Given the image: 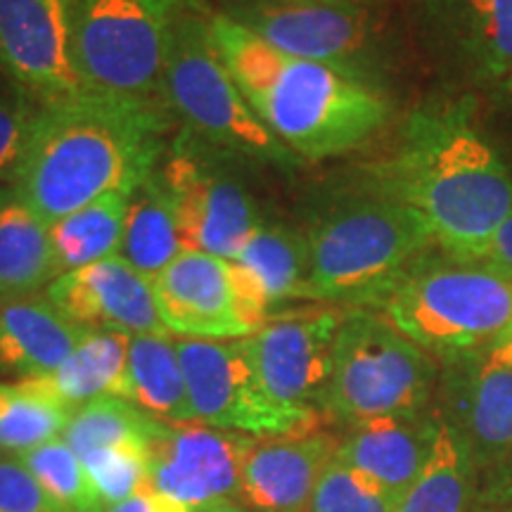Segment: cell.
Returning <instances> with one entry per match:
<instances>
[{
  "label": "cell",
  "instance_id": "cell-5",
  "mask_svg": "<svg viewBox=\"0 0 512 512\" xmlns=\"http://www.w3.org/2000/svg\"><path fill=\"white\" fill-rule=\"evenodd\" d=\"M375 313L446 361L494 347L503 337L512 320V278L434 245L401 273Z\"/></svg>",
  "mask_w": 512,
  "mask_h": 512
},
{
  "label": "cell",
  "instance_id": "cell-2",
  "mask_svg": "<svg viewBox=\"0 0 512 512\" xmlns=\"http://www.w3.org/2000/svg\"><path fill=\"white\" fill-rule=\"evenodd\" d=\"M370 181L418 211L434 242L458 256H475L512 211L510 166L463 107L413 112Z\"/></svg>",
  "mask_w": 512,
  "mask_h": 512
},
{
  "label": "cell",
  "instance_id": "cell-10",
  "mask_svg": "<svg viewBox=\"0 0 512 512\" xmlns=\"http://www.w3.org/2000/svg\"><path fill=\"white\" fill-rule=\"evenodd\" d=\"M245 157L181 131L169 140L157 174L176 211L183 252L235 261L261 226V211L242 176Z\"/></svg>",
  "mask_w": 512,
  "mask_h": 512
},
{
  "label": "cell",
  "instance_id": "cell-1",
  "mask_svg": "<svg viewBox=\"0 0 512 512\" xmlns=\"http://www.w3.org/2000/svg\"><path fill=\"white\" fill-rule=\"evenodd\" d=\"M176 126L159 105L83 91L38 102L12 190L53 226L110 192H133Z\"/></svg>",
  "mask_w": 512,
  "mask_h": 512
},
{
  "label": "cell",
  "instance_id": "cell-26",
  "mask_svg": "<svg viewBox=\"0 0 512 512\" xmlns=\"http://www.w3.org/2000/svg\"><path fill=\"white\" fill-rule=\"evenodd\" d=\"M181 252L174 204L155 169L131 192L119 254L147 280H155Z\"/></svg>",
  "mask_w": 512,
  "mask_h": 512
},
{
  "label": "cell",
  "instance_id": "cell-19",
  "mask_svg": "<svg viewBox=\"0 0 512 512\" xmlns=\"http://www.w3.org/2000/svg\"><path fill=\"white\" fill-rule=\"evenodd\" d=\"M337 448L339 437L325 430L259 439L242 470L238 498L254 512H306Z\"/></svg>",
  "mask_w": 512,
  "mask_h": 512
},
{
  "label": "cell",
  "instance_id": "cell-18",
  "mask_svg": "<svg viewBox=\"0 0 512 512\" xmlns=\"http://www.w3.org/2000/svg\"><path fill=\"white\" fill-rule=\"evenodd\" d=\"M415 8L439 60L475 86L512 62V0H415Z\"/></svg>",
  "mask_w": 512,
  "mask_h": 512
},
{
  "label": "cell",
  "instance_id": "cell-42",
  "mask_svg": "<svg viewBox=\"0 0 512 512\" xmlns=\"http://www.w3.org/2000/svg\"><path fill=\"white\" fill-rule=\"evenodd\" d=\"M304 3H351V5H380L382 0H304Z\"/></svg>",
  "mask_w": 512,
  "mask_h": 512
},
{
  "label": "cell",
  "instance_id": "cell-14",
  "mask_svg": "<svg viewBox=\"0 0 512 512\" xmlns=\"http://www.w3.org/2000/svg\"><path fill=\"white\" fill-rule=\"evenodd\" d=\"M434 399L472 467L496 470L512 456V363L494 349L446 358Z\"/></svg>",
  "mask_w": 512,
  "mask_h": 512
},
{
  "label": "cell",
  "instance_id": "cell-21",
  "mask_svg": "<svg viewBox=\"0 0 512 512\" xmlns=\"http://www.w3.org/2000/svg\"><path fill=\"white\" fill-rule=\"evenodd\" d=\"M86 332L64 318L48 297L0 299V373L19 380L55 373Z\"/></svg>",
  "mask_w": 512,
  "mask_h": 512
},
{
  "label": "cell",
  "instance_id": "cell-6",
  "mask_svg": "<svg viewBox=\"0 0 512 512\" xmlns=\"http://www.w3.org/2000/svg\"><path fill=\"white\" fill-rule=\"evenodd\" d=\"M211 17L214 10L204 0H195L178 17L164 62L166 112L176 126L230 155L292 169L302 159L268 131L240 93L216 48Z\"/></svg>",
  "mask_w": 512,
  "mask_h": 512
},
{
  "label": "cell",
  "instance_id": "cell-29",
  "mask_svg": "<svg viewBox=\"0 0 512 512\" xmlns=\"http://www.w3.org/2000/svg\"><path fill=\"white\" fill-rule=\"evenodd\" d=\"M164 430L166 422L140 411L136 403L117 396H100L76 408L62 437L74 448L76 456L88 460L119 446L155 444Z\"/></svg>",
  "mask_w": 512,
  "mask_h": 512
},
{
  "label": "cell",
  "instance_id": "cell-41",
  "mask_svg": "<svg viewBox=\"0 0 512 512\" xmlns=\"http://www.w3.org/2000/svg\"><path fill=\"white\" fill-rule=\"evenodd\" d=\"M496 351L498 356L501 358H505V361L508 363H512V320H510V325H508V330L503 332V337L498 339V342L494 344V347H491Z\"/></svg>",
  "mask_w": 512,
  "mask_h": 512
},
{
  "label": "cell",
  "instance_id": "cell-16",
  "mask_svg": "<svg viewBox=\"0 0 512 512\" xmlns=\"http://www.w3.org/2000/svg\"><path fill=\"white\" fill-rule=\"evenodd\" d=\"M254 437L202 422L166 425L152 446L150 486L200 510L240 494Z\"/></svg>",
  "mask_w": 512,
  "mask_h": 512
},
{
  "label": "cell",
  "instance_id": "cell-39",
  "mask_svg": "<svg viewBox=\"0 0 512 512\" xmlns=\"http://www.w3.org/2000/svg\"><path fill=\"white\" fill-rule=\"evenodd\" d=\"M496 479L489 486V501L512 505V456L501 467H496Z\"/></svg>",
  "mask_w": 512,
  "mask_h": 512
},
{
  "label": "cell",
  "instance_id": "cell-37",
  "mask_svg": "<svg viewBox=\"0 0 512 512\" xmlns=\"http://www.w3.org/2000/svg\"><path fill=\"white\" fill-rule=\"evenodd\" d=\"M470 259H479L484 264L498 268V271L512 278V211L508 219L503 221V226L496 230V235L486 245L479 249Z\"/></svg>",
  "mask_w": 512,
  "mask_h": 512
},
{
  "label": "cell",
  "instance_id": "cell-4",
  "mask_svg": "<svg viewBox=\"0 0 512 512\" xmlns=\"http://www.w3.org/2000/svg\"><path fill=\"white\" fill-rule=\"evenodd\" d=\"M311 302L375 311L401 273L437 245L418 211L370 181L332 195L304 228Z\"/></svg>",
  "mask_w": 512,
  "mask_h": 512
},
{
  "label": "cell",
  "instance_id": "cell-20",
  "mask_svg": "<svg viewBox=\"0 0 512 512\" xmlns=\"http://www.w3.org/2000/svg\"><path fill=\"white\" fill-rule=\"evenodd\" d=\"M437 427L439 420L434 411L356 422L349 425L344 437H339L337 458L373 477L403 501L430 460Z\"/></svg>",
  "mask_w": 512,
  "mask_h": 512
},
{
  "label": "cell",
  "instance_id": "cell-36",
  "mask_svg": "<svg viewBox=\"0 0 512 512\" xmlns=\"http://www.w3.org/2000/svg\"><path fill=\"white\" fill-rule=\"evenodd\" d=\"M102 512H197L188 503L178 501V498L162 494V491L145 486L143 491L133 494L131 498L121 503H107Z\"/></svg>",
  "mask_w": 512,
  "mask_h": 512
},
{
  "label": "cell",
  "instance_id": "cell-3",
  "mask_svg": "<svg viewBox=\"0 0 512 512\" xmlns=\"http://www.w3.org/2000/svg\"><path fill=\"white\" fill-rule=\"evenodd\" d=\"M211 29L249 107L299 159L347 155L392 119V98L377 88L287 55L223 12H214Z\"/></svg>",
  "mask_w": 512,
  "mask_h": 512
},
{
  "label": "cell",
  "instance_id": "cell-27",
  "mask_svg": "<svg viewBox=\"0 0 512 512\" xmlns=\"http://www.w3.org/2000/svg\"><path fill=\"white\" fill-rule=\"evenodd\" d=\"M128 200L131 192H110L50 226L60 275L119 254Z\"/></svg>",
  "mask_w": 512,
  "mask_h": 512
},
{
  "label": "cell",
  "instance_id": "cell-24",
  "mask_svg": "<svg viewBox=\"0 0 512 512\" xmlns=\"http://www.w3.org/2000/svg\"><path fill=\"white\" fill-rule=\"evenodd\" d=\"M128 356H131V335L114 330H88L79 347L55 373L34 380L74 411L100 396L131 401Z\"/></svg>",
  "mask_w": 512,
  "mask_h": 512
},
{
  "label": "cell",
  "instance_id": "cell-35",
  "mask_svg": "<svg viewBox=\"0 0 512 512\" xmlns=\"http://www.w3.org/2000/svg\"><path fill=\"white\" fill-rule=\"evenodd\" d=\"M0 512H62L15 456H0Z\"/></svg>",
  "mask_w": 512,
  "mask_h": 512
},
{
  "label": "cell",
  "instance_id": "cell-38",
  "mask_svg": "<svg viewBox=\"0 0 512 512\" xmlns=\"http://www.w3.org/2000/svg\"><path fill=\"white\" fill-rule=\"evenodd\" d=\"M482 88L486 93V102H489L491 112L512 124V62L496 76L494 81H489Z\"/></svg>",
  "mask_w": 512,
  "mask_h": 512
},
{
  "label": "cell",
  "instance_id": "cell-31",
  "mask_svg": "<svg viewBox=\"0 0 512 512\" xmlns=\"http://www.w3.org/2000/svg\"><path fill=\"white\" fill-rule=\"evenodd\" d=\"M15 458L34 475L62 512H102L105 508L93 477L64 437Z\"/></svg>",
  "mask_w": 512,
  "mask_h": 512
},
{
  "label": "cell",
  "instance_id": "cell-22",
  "mask_svg": "<svg viewBox=\"0 0 512 512\" xmlns=\"http://www.w3.org/2000/svg\"><path fill=\"white\" fill-rule=\"evenodd\" d=\"M57 275L50 226L12 185H0V299L31 297Z\"/></svg>",
  "mask_w": 512,
  "mask_h": 512
},
{
  "label": "cell",
  "instance_id": "cell-12",
  "mask_svg": "<svg viewBox=\"0 0 512 512\" xmlns=\"http://www.w3.org/2000/svg\"><path fill=\"white\" fill-rule=\"evenodd\" d=\"M344 311L302 306L273 313L245 347L268 399L311 425H320V396L330 380L332 347Z\"/></svg>",
  "mask_w": 512,
  "mask_h": 512
},
{
  "label": "cell",
  "instance_id": "cell-8",
  "mask_svg": "<svg viewBox=\"0 0 512 512\" xmlns=\"http://www.w3.org/2000/svg\"><path fill=\"white\" fill-rule=\"evenodd\" d=\"M192 3L72 0L74 62L83 88L164 107L162 79L171 34Z\"/></svg>",
  "mask_w": 512,
  "mask_h": 512
},
{
  "label": "cell",
  "instance_id": "cell-33",
  "mask_svg": "<svg viewBox=\"0 0 512 512\" xmlns=\"http://www.w3.org/2000/svg\"><path fill=\"white\" fill-rule=\"evenodd\" d=\"M152 446L155 444L119 446L83 460L105 505L126 501V498L143 491L145 486H150Z\"/></svg>",
  "mask_w": 512,
  "mask_h": 512
},
{
  "label": "cell",
  "instance_id": "cell-30",
  "mask_svg": "<svg viewBox=\"0 0 512 512\" xmlns=\"http://www.w3.org/2000/svg\"><path fill=\"white\" fill-rule=\"evenodd\" d=\"M430 460L408 489L399 512H465L472 460L463 441L439 418Z\"/></svg>",
  "mask_w": 512,
  "mask_h": 512
},
{
  "label": "cell",
  "instance_id": "cell-28",
  "mask_svg": "<svg viewBox=\"0 0 512 512\" xmlns=\"http://www.w3.org/2000/svg\"><path fill=\"white\" fill-rule=\"evenodd\" d=\"M74 408L55 399L41 382H0V453L22 456L60 439Z\"/></svg>",
  "mask_w": 512,
  "mask_h": 512
},
{
  "label": "cell",
  "instance_id": "cell-11",
  "mask_svg": "<svg viewBox=\"0 0 512 512\" xmlns=\"http://www.w3.org/2000/svg\"><path fill=\"white\" fill-rule=\"evenodd\" d=\"M195 422L275 439L320 430L268 399L242 339L176 337Z\"/></svg>",
  "mask_w": 512,
  "mask_h": 512
},
{
  "label": "cell",
  "instance_id": "cell-34",
  "mask_svg": "<svg viewBox=\"0 0 512 512\" xmlns=\"http://www.w3.org/2000/svg\"><path fill=\"white\" fill-rule=\"evenodd\" d=\"M38 102L17 83L0 86V183H12Z\"/></svg>",
  "mask_w": 512,
  "mask_h": 512
},
{
  "label": "cell",
  "instance_id": "cell-9",
  "mask_svg": "<svg viewBox=\"0 0 512 512\" xmlns=\"http://www.w3.org/2000/svg\"><path fill=\"white\" fill-rule=\"evenodd\" d=\"M219 12L287 55L325 64L389 95L392 31L377 5L223 0Z\"/></svg>",
  "mask_w": 512,
  "mask_h": 512
},
{
  "label": "cell",
  "instance_id": "cell-23",
  "mask_svg": "<svg viewBox=\"0 0 512 512\" xmlns=\"http://www.w3.org/2000/svg\"><path fill=\"white\" fill-rule=\"evenodd\" d=\"M235 261L264 299L271 316L287 302H299V299L311 302V254L302 228L285 221L264 219Z\"/></svg>",
  "mask_w": 512,
  "mask_h": 512
},
{
  "label": "cell",
  "instance_id": "cell-7",
  "mask_svg": "<svg viewBox=\"0 0 512 512\" xmlns=\"http://www.w3.org/2000/svg\"><path fill=\"white\" fill-rule=\"evenodd\" d=\"M437 384L439 366L432 354L380 313L347 309L332 347L320 413L347 427L387 415H420L430 411Z\"/></svg>",
  "mask_w": 512,
  "mask_h": 512
},
{
  "label": "cell",
  "instance_id": "cell-32",
  "mask_svg": "<svg viewBox=\"0 0 512 512\" xmlns=\"http://www.w3.org/2000/svg\"><path fill=\"white\" fill-rule=\"evenodd\" d=\"M399 505L392 491L335 456L320 475L306 512H399Z\"/></svg>",
  "mask_w": 512,
  "mask_h": 512
},
{
  "label": "cell",
  "instance_id": "cell-40",
  "mask_svg": "<svg viewBox=\"0 0 512 512\" xmlns=\"http://www.w3.org/2000/svg\"><path fill=\"white\" fill-rule=\"evenodd\" d=\"M197 512H254V510H249L245 503L233 501V498H226V501H216V503L204 505V508H200Z\"/></svg>",
  "mask_w": 512,
  "mask_h": 512
},
{
  "label": "cell",
  "instance_id": "cell-13",
  "mask_svg": "<svg viewBox=\"0 0 512 512\" xmlns=\"http://www.w3.org/2000/svg\"><path fill=\"white\" fill-rule=\"evenodd\" d=\"M152 287L164 328L181 337L242 339L271 318L238 261L204 252L178 254Z\"/></svg>",
  "mask_w": 512,
  "mask_h": 512
},
{
  "label": "cell",
  "instance_id": "cell-15",
  "mask_svg": "<svg viewBox=\"0 0 512 512\" xmlns=\"http://www.w3.org/2000/svg\"><path fill=\"white\" fill-rule=\"evenodd\" d=\"M0 67L36 102L86 91L74 62L72 0H0Z\"/></svg>",
  "mask_w": 512,
  "mask_h": 512
},
{
  "label": "cell",
  "instance_id": "cell-17",
  "mask_svg": "<svg viewBox=\"0 0 512 512\" xmlns=\"http://www.w3.org/2000/svg\"><path fill=\"white\" fill-rule=\"evenodd\" d=\"M48 302L88 330L124 335H171L159 316L155 287L121 254L57 275L46 287Z\"/></svg>",
  "mask_w": 512,
  "mask_h": 512
},
{
  "label": "cell",
  "instance_id": "cell-25",
  "mask_svg": "<svg viewBox=\"0 0 512 512\" xmlns=\"http://www.w3.org/2000/svg\"><path fill=\"white\" fill-rule=\"evenodd\" d=\"M128 373L131 403H136L140 411L166 425L195 422L174 337L133 335Z\"/></svg>",
  "mask_w": 512,
  "mask_h": 512
}]
</instances>
